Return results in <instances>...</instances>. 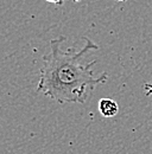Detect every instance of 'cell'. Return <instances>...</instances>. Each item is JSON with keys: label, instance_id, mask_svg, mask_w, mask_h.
<instances>
[{"label": "cell", "instance_id": "cell-1", "mask_svg": "<svg viewBox=\"0 0 152 154\" xmlns=\"http://www.w3.org/2000/svg\"><path fill=\"white\" fill-rule=\"evenodd\" d=\"M65 40L64 36H61L50 42V51L43 58L37 91L58 103H84L88 90L105 83L108 75L102 72L95 76L92 68L96 62H82L86 54L97 49L92 39L83 37V48L75 52L62 50L61 45Z\"/></svg>", "mask_w": 152, "mask_h": 154}, {"label": "cell", "instance_id": "cell-2", "mask_svg": "<svg viewBox=\"0 0 152 154\" xmlns=\"http://www.w3.org/2000/svg\"><path fill=\"white\" fill-rule=\"evenodd\" d=\"M99 112L105 117H113L119 112V106L112 98H101L99 101Z\"/></svg>", "mask_w": 152, "mask_h": 154}, {"label": "cell", "instance_id": "cell-3", "mask_svg": "<svg viewBox=\"0 0 152 154\" xmlns=\"http://www.w3.org/2000/svg\"><path fill=\"white\" fill-rule=\"evenodd\" d=\"M144 89H145L146 95L152 96V83H146V84L144 85Z\"/></svg>", "mask_w": 152, "mask_h": 154}, {"label": "cell", "instance_id": "cell-4", "mask_svg": "<svg viewBox=\"0 0 152 154\" xmlns=\"http://www.w3.org/2000/svg\"><path fill=\"white\" fill-rule=\"evenodd\" d=\"M48 2H51V4H55V5H62L64 2V0H45Z\"/></svg>", "mask_w": 152, "mask_h": 154}, {"label": "cell", "instance_id": "cell-5", "mask_svg": "<svg viewBox=\"0 0 152 154\" xmlns=\"http://www.w3.org/2000/svg\"><path fill=\"white\" fill-rule=\"evenodd\" d=\"M116 1H127V0H116Z\"/></svg>", "mask_w": 152, "mask_h": 154}]
</instances>
